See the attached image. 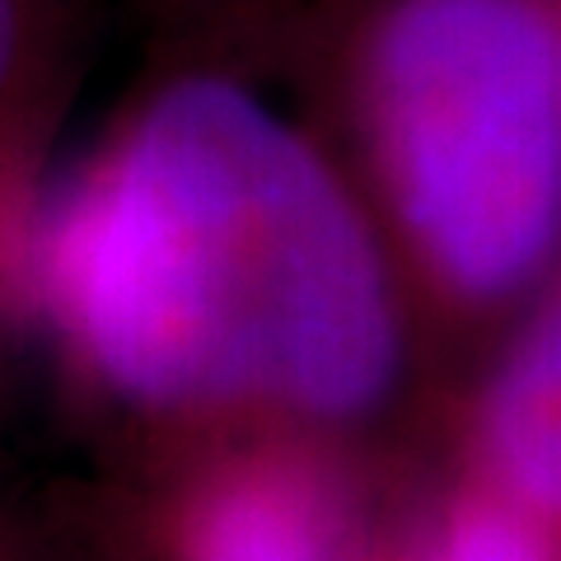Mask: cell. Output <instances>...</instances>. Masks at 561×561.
<instances>
[{
  "label": "cell",
  "instance_id": "obj_1",
  "mask_svg": "<svg viewBox=\"0 0 561 561\" xmlns=\"http://www.w3.org/2000/svg\"><path fill=\"white\" fill-rule=\"evenodd\" d=\"M10 290L108 398L337 435L402 389L412 290L365 192L243 80L136 103L33 202Z\"/></svg>",
  "mask_w": 561,
  "mask_h": 561
},
{
  "label": "cell",
  "instance_id": "obj_2",
  "mask_svg": "<svg viewBox=\"0 0 561 561\" xmlns=\"http://www.w3.org/2000/svg\"><path fill=\"white\" fill-rule=\"evenodd\" d=\"M346 108L408 290L501 332L561 267V0H375Z\"/></svg>",
  "mask_w": 561,
  "mask_h": 561
},
{
  "label": "cell",
  "instance_id": "obj_3",
  "mask_svg": "<svg viewBox=\"0 0 561 561\" xmlns=\"http://www.w3.org/2000/svg\"><path fill=\"white\" fill-rule=\"evenodd\" d=\"M164 561H379L360 491L319 435L257 431L173 491Z\"/></svg>",
  "mask_w": 561,
  "mask_h": 561
},
{
  "label": "cell",
  "instance_id": "obj_4",
  "mask_svg": "<svg viewBox=\"0 0 561 561\" xmlns=\"http://www.w3.org/2000/svg\"><path fill=\"white\" fill-rule=\"evenodd\" d=\"M459 463L561 524V267L491 346Z\"/></svg>",
  "mask_w": 561,
  "mask_h": 561
},
{
  "label": "cell",
  "instance_id": "obj_5",
  "mask_svg": "<svg viewBox=\"0 0 561 561\" xmlns=\"http://www.w3.org/2000/svg\"><path fill=\"white\" fill-rule=\"evenodd\" d=\"M379 561H561V524L459 463Z\"/></svg>",
  "mask_w": 561,
  "mask_h": 561
},
{
  "label": "cell",
  "instance_id": "obj_6",
  "mask_svg": "<svg viewBox=\"0 0 561 561\" xmlns=\"http://www.w3.org/2000/svg\"><path fill=\"white\" fill-rule=\"evenodd\" d=\"M33 43H38V5L33 0H0V117L24 113V80L33 76Z\"/></svg>",
  "mask_w": 561,
  "mask_h": 561
}]
</instances>
